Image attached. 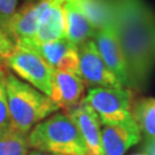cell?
<instances>
[{"instance_id": "1", "label": "cell", "mask_w": 155, "mask_h": 155, "mask_svg": "<svg viewBox=\"0 0 155 155\" xmlns=\"http://www.w3.org/2000/svg\"><path fill=\"white\" fill-rule=\"evenodd\" d=\"M110 5L127 87L140 91L155 68V13L144 0H110Z\"/></svg>"}, {"instance_id": "17", "label": "cell", "mask_w": 155, "mask_h": 155, "mask_svg": "<svg viewBox=\"0 0 155 155\" xmlns=\"http://www.w3.org/2000/svg\"><path fill=\"white\" fill-rule=\"evenodd\" d=\"M27 136L14 131L11 127L0 130V155H28Z\"/></svg>"}, {"instance_id": "2", "label": "cell", "mask_w": 155, "mask_h": 155, "mask_svg": "<svg viewBox=\"0 0 155 155\" xmlns=\"http://www.w3.org/2000/svg\"><path fill=\"white\" fill-rule=\"evenodd\" d=\"M6 92L11 129L25 136L36 124L60 109L50 97L22 82L8 69L6 70Z\"/></svg>"}, {"instance_id": "9", "label": "cell", "mask_w": 155, "mask_h": 155, "mask_svg": "<svg viewBox=\"0 0 155 155\" xmlns=\"http://www.w3.org/2000/svg\"><path fill=\"white\" fill-rule=\"evenodd\" d=\"M66 114L77 127L87 147L89 155H102L101 122L98 114L84 100L66 110Z\"/></svg>"}, {"instance_id": "11", "label": "cell", "mask_w": 155, "mask_h": 155, "mask_svg": "<svg viewBox=\"0 0 155 155\" xmlns=\"http://www.w3.org/2000/svg\"><path fill=\"white\" fill-rule=\"evenodd\" d=\"M53 69L79 76L78 46L66 37L32 47Z\"/></svg>"}, {"instance_id": "3", "label": "cell", "mask_w": 155, "mask_h": 155, "mask_svg": "<svg viewBox=\"0 0 155 155\" xmlns=\"http://www.w3.org/2000/svg\"><path fill=\"white\" fill-rule=\"evenodd\" d=\"M29 148L51 155H89L77 127L66 113H56L39 122L27 136Z\"/></svg>"}, {"instance_id": "13", "label": "cell", "mask_w": 155, "mask_h": 155, "mask_svg": "<svg viewBox=\"0 0 155 155\" xmlns=\"http://www.w3.org/2000/svg\"><path fill=\"white\" fill-rule=\"evenodd\" d=\"M67 0H58L45 9L39 17L38 28L35 37L37 45L51 43L64 37L66 20H64V2ZM31 47V48H32Z\"/></svg>"}, {"instance_id": "12", "label": "cell", "mask_w": 155, "mask_h": 155, "mask_svg": "<svg viewBox=\"0 0 155 155\" xmlns=\"http://www.w3.org/2000/svg\"><path fill=\"white\" fill-rule=\"evenodd\" d=\"M101 125L102 155H124L131 146L138 144L141 139V132L136 122Z\"/></svg>"}, {"instance_id": "22", "label": "cell", "mask_w": 155, "mask_h": 155, "mask_svg": "<svg viewBox=\"0 0 155 155\" xmlns=\"http://www.w3.org/2000/svg\"><path fill=\"white\" fill-rule=\"evenodd\" d=\"M28 155H51V154H47V153H44V152H40V150H32L29 152Z\"/></svg>"}, {"instance_id": "10", "label": "cell", "mask_w": 155, "mask_h": 155, "mask_svg": "<svg viewBox=\"0 0 155 155\" xmlns=\"http://www.w3.org/2000/svg\"><path fill=\"white\" fill-rule=\"evenodd\" d=\"M93 41L106 66L110 69L123 86L127 87V67L114 30V25L111 24L106 28L97 30Z\"/></svg>"}, {"instance_id": "16", "label": "cell", "mask_w": 155, "mask_h": 155, "mask_svg": "<svg viewBox=\"0 0 155 155\" xmlns=\"http://www.w3.org/2000/svg\"><path fill=\"white\" fill-rule=\"evenodd\" d=\"M131 114L140 132L155 138V98H140L132 101Z\"/></svg>"}, {"instance_id": "4", "label": "cell", "mask_w": 155, "mask_h": 155, "mask_svg": "<svg viewBox=\"0 0 155 155\" xmlns=\"http://www.w3.org/2000/svg\"><path fill=\"white\" fill-rule=\"evenodd\" d=\"M83 100L98 114L101 124L134 122L131 114L133 95L127 87H92Z\"/></svg>"}, {"instance_id": "15", "label": "cell", "mask_w": 155, "mask_h": 155, "mask_svg": "<svg viewBox=\"0 0 155 155\" xmlns=\"http://www.w3.org/2000/svg\"><path fill=\"white\" fill-rule=\"evenodd\" d=\"M74 5L82 12L95 30L111 25L113 11L110 0H71Z\"/></svg>"}, {"instance_id": "5", "label": "cell", "mask_w": 155, "mask_h": 155, "mask_svg": "<svg viewBox=\"0 0 155 155\" xmlns=\"http://www.w3.org/2000/svg\"><path fill=\"white\" fill-rule=\"evenodd\" d=\"M5 64L7 69H11L35 89L47 97L50 95L53 68L40 56L37 51L30 47L16 46L13 53L7 58Z\"/></svg>"}, {"instance_id": "8", "label": "cell", "mask_w": 155, "mask_h": 155, "mask_svg": "<svg viewBox=\"0 0 155 155\" xmlns=\"http://www.w3.org/2000/svg\"><path fill=\"white\" fill-rule=\"evenodd\" d=\"M85 86V82L77 75L53 69L48 97L59 108L66 111L83 100Z\"/></svg>"}, {"instance_id": "21", "label": "cell", "mask_w": 155, "mask_h": 155, "mask_svg": "<svg viewBox=\"0 0 155 155\" xmlns=\"http://www.w3.org/2000/svg\"><path fill=\"white\" fill-rule=\"evenodd\" d=\"M145 152L147 155H155V138H148L145 144Z\"/></svg>"}, {"instance_id": "18", "label": "cell", "mask_w": 155, "mask_h": 155, "mask_svg": "<svg viewBox=\"0 0 155 155\" xmlns=\"http://www.w3.org/2000/svg\"><path fill=\"white\" fill-rule=\"evenodd\" d=\"M6 70L7 68H0V130H6L11 127L6 92Z\"/></svg>"}, {"instance_id": "6", "label": "cell", "mask_w": 155, "mask_h": 155, "mask_svg": "<svg viewBox=\"0 0 155 155\" xmlns=\"http://www.w3.org/2000/svg\"><path fill=\"white\" fill-rule=\"evenodd\" d=\"M58 0H24L12 17L7 36L16 46L32 47L41 13Z\"/></svg>"}, {"instance_id": "19", "label": "cell", "mask_w": 155, "mask_h": 155, "mask_svg": "<svg viewBox=\"0 0 155 155\" xmlns=\"http://www.w3.org/2000/svg\"><path fill=\"white\" fill-rule=\"evenodd\" d=\"M17 0H0V30L7 35V29L16 11Z\"/></svg>"}, {"instance_id": "7", "label": "cell", "mask_w": 155, "mask_h": 155, "mask_svg": "<svg viewBox=\"0 0 155 155\" xmlns=\"http://www.w3.org/2000/svg\"><path fill=\"white\" fill-rule=\"evenodd\" d=\"M79 77L85 84L98 87L121 89L124 87L100 56L93 39L78 46Z\"/></svg>"}, {"instance_id": "14", "label": "cell", "mask_w": 155, "mask_h": 155, "mask_svg": "<svg viewBox=\"0 0 155 155\" xmlns=\"http://www.w3.org/2000/svg\"><path fill=\"white\" fill-rule=\"evenodd\" d=\"M64 20H66V37L72 44L79 46L90 39L94 38L97 30L74 5L71 0L64 2Z\"/></svg>"}, {"instance_id": "23", "label": "cell", "mask_w": 155, "mask_h": 155, "mask_svg": "<svg viewBox=\"0 0 155 155\" xmlns=\"http://www.w3.org/2000/svg\"><path fill=\"white\" fill-rule=\"evenodd\" d=\"M133 155H147V154H133Z\"/></svg>"}, {"instance_id": "20", "label": "cell", "mask_w": 155, "mask_h": 155, "mask_svg": "<svg viewBox=\"0 0 155 155\" xmlns=\"http://www.w3.org/2000/svg\"><path fill=\"white\" fill-rule=\"evenodd\" d=\"M16 45L4 31L0 30V68H6V60L13 53Z\"/></svg>"}]
</instances>
